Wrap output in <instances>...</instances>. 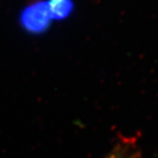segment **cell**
I'll list each match as a JSON object with an SVG mask.
<instances>
[{"mask_svg": "<svg viewBox=\"0 0 158 158\" xmlns=\"http://www.w3.org/2000/svg\"><path fill=\"white\" fill-rule=\"evenodd\" d=\"M52 20L48 2L42 0H37L26 6L19 16V23L23 29L32 34L46 32Z\"/></svg>", "mask_w": 158, "mask_h": 158, "instance_id": "cell-1", "label": "cell"}, {"mask_svg": "<svg viewBox=\"0 0 158 158\" xmlns=\"http://www.w3.org/2000/svg\"><path fill=\"white\" fill-rule=\"evenodd\" d=\"M52 19L62 20L73 12V0H47Z\"/></svg>", "mask_w": 158, "mask_h": 158, "instance_id": "cell-2", "label": "cell"}, {"mask_svg": "<svg viewBox=\"0 0 158 158\" xmlns=\"http://www.w3.org/2000/svg\"><path fill=\"white\" fill-rule=\"evenodd\" d=\"M106 158H141V154L135 143L124 139L113 147Z\"/></svg>", "mask_w": 158, "mask_h": 158, "instance_id": "cell-3", "label": "cell"}]
</instances>
